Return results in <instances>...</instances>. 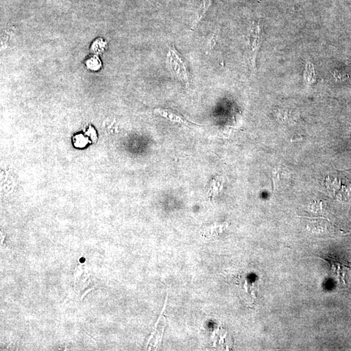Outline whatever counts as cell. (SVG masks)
<instances>
[{
	"label": "cell",
	"instance_id": "obj_1",
	"mask_svg": "<svg viewBox=\"0 0 351 351\" xmlns=\"http://www.w3.org/2000/svg\"><path fill=\"white\" fill-rule=\"evenodd\" d=\"M166 63L176 78L187 86H190V79L185 61L175 47H170L168 48Z\"/></svg>",
	"mask_w": 351,
	"mask_h": 351
},
{
	"label": "cell",
	"instance_id": "obj_2",
	"mask_svg": "<svg viewBox=\"0 0 351 351\" xmlns=\"http://www.w3.org/2000/svg\"><path fill=\"white\" fill-rule=\"evenodd\" d=\"M273 179L276 189L284 188L290 179V173L288 170L282 166L275 168L273 171Z\"/></svg>",
	"mask_w": 351,
	"mask_h": 351
},
{
	"label": "cell",
	"instance_id": "obj_3",
	"mask_svg": "<svg viewBox=\"0 0 351 351\" xmlns=\"http://www.w3.org/2000/svg\"><path fill=\"white\" fill-rule=\"evenodd\" d=\"M156 113L159 114V115L162 116L166 119L170 120V121L183 123V124H187V120L184 119L181 115H179L174 111H172L170 109H157L155 110Z\"/></svg>",
	"mask_w": 351,
	"mask_h": 351
},
{
	"label": "cell",
	"instance_id": "obj_4",
	"mask_svg": "<svg viewBox=\"0 0 351 351\" xmlns=\"http://www.w3.org/2000/svg\"><path fill=\"white\" fill-rule=\"evenodd\" d=\"M211 5H212V0H203L198 12H197L195 21L193 23L192 30H194L198 26V24L201 23L202 20L205 17L206 13L209 10Z\"/></svg>",
	"mask_w": 351,
	"mask_h": 351
},
{
	"label": "cell",
	"instance_id": "obj_5",
	"mask_svg": "<svg viewBox=\"0 0 351 351\" xmlns=\"http://www.w3.org/2000/svg\"><path fill=\"white\" fill-rule=\"evenodd\" d=\"M228 227L227 223L223 224L220 225L211 226L210 227L206 228L203 232V235L205 238H213L214 236H217L221 234L223 232V230Z\"/></svg>",
	"mask_w": 351,
	"mask_h": 351
},
{
	"label": "cell",
	"instance_id": "obj_6",
	"mask_svg": "<svg viewBox=\"0 0 351 351\" xmlns=\"http://www.w3.org/2000/svg\"><path fill=\"white\" fill-rule=\"evenodd\" d=\"M87 67L89 68V69H93V70H95L98 69L100 67V61L99 59H98L96 57H91V58L89 59H88L87 61Z\"/></svg>",
	"mask_w": 351,
	"mask_h": 351
},
{
	"label": "cell",
	"instance_id": "obj_7",
	"mask_svg": "<svg viewBox=\"0 0 351 351\" xmlns=\"http://www.w3.org/2000/svg\"><path fill=\"white\" fill-rule=\"evenodd\" d=\"M76 138V142H75V144L77 146L83 147L87 144V140H85V138L83 137V136H77Z\"/></svg>",
	"mask_w": 351,
	"mask_h": 351
}]
</instances>
